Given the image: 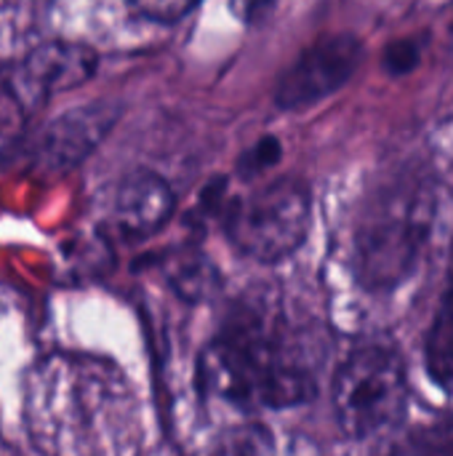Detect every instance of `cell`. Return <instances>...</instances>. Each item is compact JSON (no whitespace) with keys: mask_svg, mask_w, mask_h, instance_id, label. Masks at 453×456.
Returning <instances> with one entry per match:
<instances>
[{"mask_svg":"<svg viewBox=\"0 0 453 456\" xmlns=\"http://www.w3.org/2000/svg\"><path fill=\"white\" fill-rule=\"evenodd\" d=\"M419 64V45L414 40H398L384 51V69L392 75H406Z\"/></svg>","mask_w":453,"mask_h":456,"instance_id":"12","label":"cell"},{"mask_svg":"<svg viewBox=\"0 0 453 456\" xmlns=\"http://www.w3.org/2000/svg\"><path fill=\"white\" fill-rule=\"evenodd\" d=\"M425 363L433 382L449 387L453 385V278L449 281L435 321L425 339Z\"/></svg>","mask_w":453,"mask_h":456,"instance_id":"9","label":"cell"},{"mask_svg":"<svg viewBox=\"0 0 453 456\" xmlns=\"http://www.w3.org/2000/svg\"><path fill=\"white\" fill-rule=\"evenodd\" d=\"M142 13L158 21H176L190 13L200 0H131Z\"/></svg>","mask_w":453,"mask_h":456,"instance_id":"11","label":"cell"},{"mask_svg":"<svg viewBox=\"0 0 453 456\" xmlns=\"http://www.w3.org/2000/svg\"><path fill=\"white\" fill-rule=\"evenodd\" d=\"M174 203L176 200L166 179L139 168L125 174L115 187L109 224L123 240H144L171 219Z\"/></svg>","mask_w":453,"mask_h":456,"instance_id":"8","label":"cell"},{"mask_svg":"<svg viewBox=\"0 0 453 456\" xmlns=\"http://www.w3.org/2000/svg\"><path fill=\"white\" fill-rule=\"evenodd\" d=\"M438 200L430 182H403L379 195L355 235V265L366 289L384 291L406 281L433 232Z\"/></svg>","mask_w":453,"mask_h":456,"instance_id":"2","label":"cell"},{"mask_svg":"<svg viewBox=\"0 0 453 456\" xmlns=\"http://www.w3.org/2000/svg\"><path fill=\"white\" fill-rule=\"evenodd\" d=\"M123 107L117 102H91L51 120L32 147V166L40 176H61L77 168L112 131Z\"/></svg>","mask_w":453,"mask_h":456,"instance_id":"7","label":"cell"},{"mask_svg":"<svg viewBox=\"0 0 453 456\" xmlns=\"http://www.w3.org/2000/svg\"><path fill=\"white\" fill-rule=\"evenodd\" d=\"M99 56L91 45L72 40H51L29 51L8 72L5 86L21 112L40 110L56 94L83 86L93 77Z\"/></svg>","mask_w":453,"mask_h":456,"instance_id":"6","label":"cell"},{"mask_svg":"<svg viewBox=\"0 0 453 456\" xmlns=\"http://www.w3.org/2000/svg\"><path fill=\"white\" fill-rule=\"evenodd\" d=\"M280 155H283V144L275 136H264L238 158L235 168L246 182H251L254 176H262L264 171H270L280 160Z\"/></svg>","mask_w":453,"mask_h":456,"instance_id":"10","label":"cell"},{"mask_svg":"<svg viewBox=\"0 0 453 456\" xmlns=\"http://www.w3.org/2000/svg\"><path fill=\"white\" fill-rule=\"evenodd\" d=\"M275 0H230V8L235 11L238 19H243L246 24H256L262 21L270 11H272Z\"/></svg>","mask_w":453,"mask_h":456,"instance_id":"13","label":"cell"},{"mask_svg":"<svg viewBox=\"0 0 453 456\" xmlns=\"http://www.w3.org/2000/svg\"><path fill=\"white\" fill-rule=\"evenodd\" d=\"M334 414L347 438L368 441L392 433L409 406V377L403 358L384 345L355 350L336 371Z\"/></svg>","mask_w":453,"mask_h":456,"instance_id":"3","label":"cell"},{"mask_svg":"<svg viewBox=\"0 0 453 456\" xmlns=\"http://www.w3.org/2000/svg\"><path fill=\"white\" fill-rule=\"evenodd\" d=\"M323 358L312 329L291 321L275 294L254 291L206 347L200 385L240 409H291L315 398Z\"/></svg>","mask_w":453,"mask_h":456,"instance_id":"1","label":"cell"},{"mask_svg":"<svg viewBox=\"0 0 453 456\" xmlns=\"http://www.w3.org/2000/svg\"><path fill=\"white\" fill-rule=\"evenodd\" d=\"M16 144H19V128L0 123V166L16 152Z\"/></svg>","mask_w":453,"mask_h":456,"instance_id":"14","label":"cell"},{"mask_svg":"<svg viewBox=\"0 0 453 456\" xmlns=\"http://www.w3.org/2000/svg\"><path fill=\"white\" fill-rule=\"evenodd\" d=\"M363 43L352 32L326 35L299 53V59L280 75L275 86V104L280 110H304L336 94L360 67Z\"/></svg>","mask_w":453,"mask_h":456,"instance_id":"5","label":"cell"},{"mask_svg":"<svg viewBox=\"0 0 453 456\" xmlns=\"http://www.w3.org/2000/svg\"><path fill=\"white\" fill-rule=\"evenodd\" d=\"M310 214V187L299 176H280L238 195L224 208V232L243 256L272 265L304 243Z\"/></svg>","mask_w":453,"mask_h":456,"instance_id":"4","label":"cell"}]
</instances>
